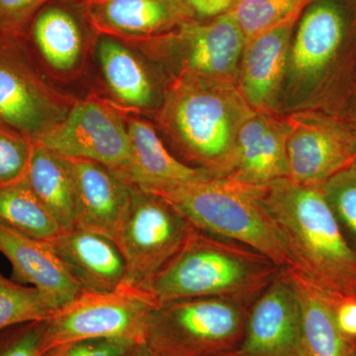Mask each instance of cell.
Returning a JSON list of instances; mask_svg holds the SVG:
<instances>
[{
	"instance_id": "obj_1",
	"label": "cell",
	"mask_w": 356,
	"mask_h": 356,
	"mask_svg": "<svg viewBox=\"0 0 356 356\" xmlns=\"http://www.w3.org/2000/svg\"><path fill=\"white\" fill-rule=\"evenodd\" d=\"M261 196L294 262L292 271L332 298L356 299V252L322 187L285 178L261 187Z\"/></svg>"
},
{
	"instance_id": "obj_2",
	"label": "cell",
	"mask_w": 356,
	"mask_h": 356,
	"mask_svg": "<svg viewBox=\"0 0 356 356\" xmlns=\"http://www.w3.org/2000/svg\"><path fill=\"white\" fill-rule=\"evenodd\" d=\"M283 270L242 243L194 228L184 247L149 283L159 303L188 298H224L248 304Z\"/></svg>"
},
{
	"instance_id": "obj_3",
	"label": "cell",
	"mask_w": 356,
	"mask_h": 356,
	"mask_svg": "<svg viewBox=\"0 0 356 356\" xmlns=\"http://www.w3.org/2000/svg\"><path fill=\"white\" fill-rule=\"evenodd\" d=\"M248 106L226 81L182 74L166 97L163 120L189 159L215 177H228L238 129L252 113Z\"/></svg>"
},
{
	"instance_id": "obj_4",
	"label": "cell",
	"mask_w": 356,
	"mask_h": 356,
	"mask_svg": "<svg viewBox=\"0 0 356 356\" xmlns=\"http://www.w3.org/2000/svg\"><path fill=\"white\" fill-rule=\"evenodd\" d=\"M194 228L242 243L276 266L294 269L289 252L262 200L261 188L211 175L161 194Z\"/></svg>"
},
{
	"instance_id": "obj_5",
	"label": "cell",
	"mask_w": 356,
	"mask_h": 356,
	"mask_svg": "<svg viewBox=\"0 0 356 356\" xmlns=\"http://www.w3.org/2000/svg\"><path fill=\"white\" fill-rule=\"evenodd\" d=\"M248 313V304L215 297L163 302L149 315L145 343L156 356H231Z\"/></svg>"
},
{
	"instance_id": "obj_6",
	"label": "cell",
	"mask_w": 356,
	"mask_h": 356,
	"mask_svg": "<svg viewBox=\"0 0 356 356\" xmlns=\"http://www.w3.org/2000/svg\"><path fill=\"white\" fill-rule=\"evenodd\" d=\"M156 305L149 291L125 284L111 292L83 293L44 321L42 353L46 356L86 339L145 343L147 320Z\"/></svg>"
},
{
	"instance_id": "obj_7",
	"label": "cell",
	"mask_w": 356,
	"mask_h": 356,
	"mask_svg": "<svg viewBox=\"0 0 356 356\" xmlns=\"http://www.w3.org/2000/svg\"><path fill=\"white\" fill-rule=\"evenodd\" d=\"M193 229L165 198L134 186L115 235L127 268L124 284L147 290Z\"/></svg>"
},
{
	"instance_id": "obj_8",
	"label": "cell",
	"mask_w": 356,
	"mask_h": 356,
	"mask_svg": "<svg viewBox=\"0 0 356 356\" xmlns=\"http://www.w3.org/2000/svg\"><path fill=\"white\" fill-rule=\"evenodd\" d=\"M32 143L62 158L100 163L132 184L127 126L114 110L96 100L77 103L62 120Z\"/></svg>"
},
{
	"instance_id": "obj_9",
	"label": "cell",
	"mask_w": 356,
	"mask_h": 356,
	"mask_svg": "<svg viewBox=\"0 0 356 356\" xmlns=\"http://www.w3.org/2000/svg\"><path fill=\"white\" fill-rule=\"evenodd\" d=\"M231 356H303L298 294L286 269L254 300L242 343Z\"/></svg>"
},
{
	"instance_id": "obj_10",
	"label": "cell",
	"mask_w": 356,
	"mask_h": 356,
	"mask_svg": "<svg viewBox=\"0 0 356 356\" xmlns=\"http://www.w3.org/2000/svg\"><path fill=\"white\" fill-rule=\"evenodd\" d=\"M286 127L288 178L292 181L322 187L353 165L356 142L332 122L301 114L292 117Z\"/></svg>"
},
{
	"instance_id": "obj_11",
	"label": "cell",
	"mask_w": 356,
	"mask_h": 356,
	"mask_svg": "<svg viewBox=\"0 0 356 356\" xmlns=\"http://www.w3.org/2000/svg\"><path fill=\"white\" fill-rule=\"evenodd\" d=\"M0 254L13 267V280L36 288L56 311L83 293L48 241L0 224Z\"/></svg>"
},
{
	"instance_id": "obj_12",
	"label": "cell",
	"mask_w": 356,
	"mask_h": 356,
	"mask_svg": "<svg viewBox=\"0 0 356 356\" xmlns=\"http://www.w3.org/2000/svg\"><path fill=\"white\" fill-rule=\"evenodd\" d=\"M286 143V125L264 112H252L238 129L228 177L259 188L289 177Z\"/></svg>"
},
{
	"instance_id": "obj_13",
	"label": "cell",
	"mask_w": 356,
	"mask_h": 356,
	"mask_svg": "<svg viewBox=\"0 0 356 356\" xmlns=\"http://www.w3.org/2000/svg\"><path fill=\"white\" fill-rule=\"evenodd\" d=\"M50 243L83 293L111 292L124 284L126 262L113 238L76 228Z\"/></svg>"
},
{
	"instance_id": "obj_14",
	"label": "cell",
	"mask_w": 356,
	"mask_h": 356,
	"mask_svg": "<svg viewBox=\"0 0 356 356\" xmlns=\"http://www.w3.org/2000/svg\"><path fill=\"white\" fill-rule=\"evenodd\" d=\"M65 159L76 185V228L97 232L115 241L135 185L95 161Z\"/></svg>"
},
{
	"instance_id": "obj_15",
	"label": "cell",
	"mask_w": 356,
	"mask_h": 356,
	"mask_svg": "<svg viewBox=\"0 0 356 356\" xmlns=\"http://www.w3.org/2000/svg\"><path fill=\"white\" fill-rule=\"evenodd\" d=\"M245 44L242 30L229 13L206 24L185 26L179 36L184 74L229 83Z\"/></svg>"
},
{
	"instance_id": "obj_16",
	"label": "cell",
	"mask_w": 356,
	"mask_h": 356,
	"mask_svg": "<svg viewBox=\"0 0 356 356\" xmlns=\"http://www.w3.org/2000/svg\"><path fill=\"white\" fill-rule=\"evenodd\" d=\"M296 20L276 26L245 44L240 88L248 106L264 112L275 103L286 72Z\"/></svg>"
},
{
	"instance_id": "obj_17",
	"label": "cell",
	"mask_w": 356,
	"mask_h": 356,
	"mask_svg": "<svg viewBox=\"0 0 356 356\" xmlns=\"http://www.w3.org/2000/svg\"><path fill=\"white\" fill-rule=\"evenodd\" d=\"M65 116L23 65L0 54V120L29 136L33 142Z\"/></svg>"
},
{
	"instance_id": "obj_18",
	"label": "cell",
	"mask_w": 356,
	"mask_h": 356,
	"mask_svg": "<svg viewBox=\"0 0 356 356\" xmlns=\"http://www.w3.org/2000/svg\"><path fill=\"white\" fill-rule=\"evenodd\" d=\"M344 20L332 2L307 9L290 46L287 69L298 83L320 76L334 60L343 39Z\"/></svg>"
},
{
	"instance_id": "obj_19",
	"label": "cell",
	"mask_w": 356,
	"mask_h": 356,
	"mask_svg": "<svg viewBox=\"0 0 356 356\" xmlns=\"http://www.w3.org/2000/svg\"><path fill=\"white\" fill-rule=\"evenodd\" d=\"M127 128L132 153L131 182L135 186L161 195L179 185L213 175L175 158L147 121L131 119Z\"/></svg>"
},
{
	"instance_id": "obj_20",
	"label": "cell",
	"mask_w": 356,
	"mask_h": 356,
	"mask_svg": "<svg viewBox=\"0 0 356 356\" xmlns=\"http://www.w3.org/2000/svg\"><path fill=\"white\" fill-rule=\"evenodd\" d=\"M298 294L303 356H356L353 337L346 336L337 322L339 300L313 286L295 271L288 270Z\"/></svg>"
},
{
	"instance_id": "obj_21",
	"label": "cell",
	"mask_w": 356,
	"mask_h": 356,
	"mask_svg": "<svg viewBox=\"0 0 356 356\" xmlns=\"http://www.w3.org/2000/svg\"><path fill=\"white\" fill-rule=\"evenodd\" d=\"M25 179L64 231L76 228V185L67 159L32 143Z\"/></svg>"
},
{
	"instance_id": "obj_22",
	"label": "cell",
	"mask_w": 356,
	"mask_h": 356,
	"mask_svg": "<svg viewBox=\"0 0 356 356\" xmlns=\"http://www.w3.org/2000/svg\"><path fill=\"white\" fill-rule=\"evenodd\" d=\"M97 54L105 81L119 102L133 108L151 104L153 84L132 51L115 40L104 38L98 44Z\"/></svg>"
},
{
	"instance_id": "obj_23",
	"label": "cell",
	"mask_w": 356,
	"mask_h": 356,
	"mask_svg": "<svg viewBox=\"0 0 356 356\" xmlns=\"http://www.w3.org/2000/svg\"><path fill=\"white\" fill-rule=\"evenodd\" d=\"M0 224L48 242L64 232L32 191L25 177L17 181L0 185Z\"/></svg>"
},
{
	"instance_id": "obj_24",
	"label": "cell",
	"mask_w": 356,
	"mask_h": 356,
	"mask_svg": "<svg viewBox=\"0 0 356 356\" xmlns=\"http://www.w3.org/2000/svg\"><path fill=\"white\" fill-rule=\"evenodd\" d=\"M34 40L44 60L53 69L69 72L81 57L83 41L76 20L60 8L42 13L35 21Z\"/></svg>"
},
{
	"instance_id": "obj_25",
	"label": "cell",
	"mask_w": 356,
	"mask_h": 356,
	"mask_svg": "<svg viewBox=\"0 0 356 356\" xmlns=\"http://www.w3.org/2000/svg\"><path fill=\"white\" fill-rule=\"evenodd\" d=\"M100 9L112 29L128 35L159 31L180 10L173 0H103Z\"/></svg>"
},
{
	"instance_id": "obj_26",
	"label": "cell",
	"mask_w": 356,
	"mask_h": 356,
	"mask_svg": "<svg viewBox=\"0 0 356 356\" xmlns=\"http://www.w3.org/2000/svg\"><path fill=\"white\" fill-rule=\"evenodd\" d=\"M55 311L36 288L16 282L0 271V332L14 325L43 322Z\"/></svg>"
},
{
	"instance_id": "obj_27",
	"label": "cell",
	"mask_w": 356,
	"mask_h": 356,
	"mask_svg": "<svg viewBox=\"0 0 356 356\" xmlns=\"http://www.w3.org/2000/svg\"><path fill=\"white\" fill-rule=\"evenodd\" d=\"M309 0H238L229 11L245 40L292 19H297Z\"/></svg>"
},
{
	"instance_id": "obj_28",
	"label": "cell",
	"mask_w": 356,
	"mask_h": 356,
	"mask_svg": "<svg viewBox=\"0 0 356 356\" xmlns=\"http://www.w3.org/2000/svg\"><path fill=\"white\" fill-rule=\"evenodd\" d=\"M344 238L356 252V168L341 170L322 186Z\"/></svg>"
},
{
	"instance_id": "obj_29",
	"label": "cell",
	"mask_w": 356,
	"mask_h": 356,
	"mask_svg": "<svg viewBox=\"0 0 356 356\" xmlns=\"http://www.w3.org/2000/svg\"><path fill=\"white\" fill-rule=\"evenodd\" d=\"M31 151L32 143L0 130V185L25 177Z\"/></svg>"
},
{
	"instance_id": "obj_30",
	"label": "cell",
	"mask_w": 356,
	"mask_h": 356,
	"mask_svg": "<svg viewBox=\"0 0 356 356\" xmlns=\"http://www.w3.org/2000/svg\"><path fill=\"white\" fill-rule=\"evenodd\" d=\"M43 322L14 325L0 332V356H44Z\"/></svg>"
},
{
	"instance_id": "obj_31",
	"label": "cell",
	"mask_w": 356,
	"mask_h": 356,
	"mask_svg": "<svg viewBox=\"0 0 356 356\" xmlns=\"http://www.w3.org/2000/svg\"><path fill=\"white\" fill-rule=\"evenodd\" d=\"M137 344L121 339H86L51 351L46 356H128Z\"/></svg>"
},
{
	"instance_id": "obj_32",
	"label": "cell",
	"mask_w": 356,
	"mask_h": 356,
	"mask_svg": "<svg viewBox=\"0 0 356 356\" xmlns=\"http://www.w3.org/2000/svg\"><path fill=\"white\" fill-rule=\"evenodd\" d=\"M41 0H0V28L13 29Z\"/></svg>"
},
{
	"instance_id": "obj_33",
	"label": "cell",
	"mask_w": 356,
	"mask_h": 356,
	"mask_svg": "<svg viewBox=\"0 0 356 356\" xmlns=\"http://www.w3.org/2000/svg\"><path fill=\"white\" fill-rule=\"evenodd\" d=\"M180 9L191 11L199 17H218L228 13L238 0H173Z\"/></svg>"
},
{
	"instance_id": "obj_34",
	"label": "cell",
	"mask_w": 356,
	"mask_h": 356,
	"mask_svg": "<svg viewBox=\"0 0 356 356\" xmlns=\"http://www.w3.org/2000/svg\"><path fill=\"white\" fill-rule=\"evenodd\" d=\"M337 322L346 336L356 337V299H344L337 306Z\"/></svg>"
},
{
	"instance_id": "obj_35",
	"label": "cell",
	"mask_w": 356,
	"mask_h": 356,
	"mask_svg": "<svg viewBox=\"0 0 356 356\" xmlns=\"http://www.w3.org/2000/svg\"><path fill=\"white\" fill-rule=\"evenodd\" d=\"M128 356H156L145 343H138Z\"/></svg>"
}]
</instances>
